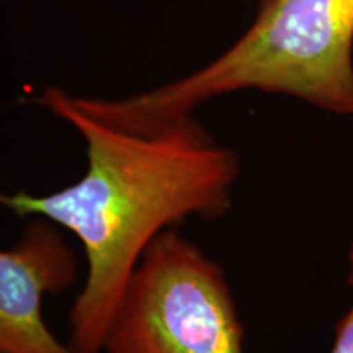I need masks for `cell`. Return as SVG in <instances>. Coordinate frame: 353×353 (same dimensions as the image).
<instances>
[{"mask_svg":"<svg viewBox=\"0 0 353 353\" xmlns=\"http://www.w3.org/2000/svg\"><path fill=\"white\" fill-rule=\"evenodd\" d=\"M101 353H247L223 267L176 229L161 234L114 309Z\"/></svg>","mask_w":353,"mask_h":353,"instance_id":"3957f363","label":"cell"},{"mask_svg":"<svg viewBox=\"0 0 353 353\" xmlns=\"http://www.w3.org/2000/svg\"><path fill=\"white\" fill-rule=\"evenodd\" d=\"M0 252V353H79L48 327L43 303L79 280L77 255L46 218L33 216Z\"/></svg>","mask_w":353,"mask_h":353,"instance_id":"277c9868","label":"cell"},{"mask_svg":"<svg viewBox=\"0 0 353 353\" xmlns=\"http://www.w3.org/2000/svg\"><path fill=\"white\" fill-rule=\"evenodd\" d=\"M259 2H263V0H259Z\"/></svg>","mask_w":353,"mask_h":353,"instance_id":"8992f818","label":"cell"},{"mask_svg":"<svg viewBox=\"0 0 353 353\" xmlns=\"http://www.w3.org/2000/svg\"><path fill=\"white\" fill-rule=\"evenodd\" d=\"M348 285L353 290V241L348 249ZM329 353H353V299L350 307L335 325L334 342Z\"/></svg>","mask_w":353,"mask_h":353,"instance_id":"5b68a950","label":"cell"},{"mask_svg":"<svg viewBox=\"0 0 353 353\" xmlns=\"http://www.w3.org/2000/svg\"><path fill=\"white\" fill-rule=\"evenodd\" d=\"M37 103L79 132L87 165L68 187L0 196L19 218H46L82 245L85 278L70 306L69 343L101 353L107 327L149 245L185 219L214 221L232 208L241 159L193 114L152 131H128L97 120L61 87Z\"/></svg>","mask_w":353,"mask_h":353,"instance_id":"6da1fadb","label":"cell"},{"mask_svg":"<svg viewBox=\"0 0 353 353\" xmlns=\"http://www.w3.org/2000/svg\"><path fill=\"white\" fill-rule=\"evenodd\" d=\"M250 28L188 76L123 99L74 95L97 120L152 131L216 97L241 90L288 95L353 114V0H263Z\"/></svg>","mask_w":353,"mask_h":353,"instance_id":"7a4b0ae2","label":"cell"}]
</instances>
